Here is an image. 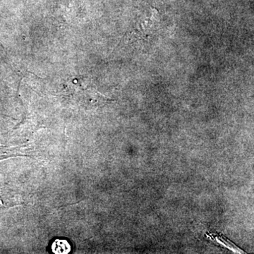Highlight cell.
<instances>
[{
    "label": "cell",
    "mask_w": 254,
    "mask_h": 254,
    "mask_svg": "<svg viewBox=\"0 0 254 254\" xmlns=\"http://www.w3.org/2000/svg\"><path fill=\"white\" fill-rule=\"evenodd\" d=\"M207 237H210L211 240L215 241L217 243L220 244L224 247H227V249L232 251V252H236V253H244L243 251L241 250L240 248L237 247L235 244L232 243L230 240H227L225 237L219 234L207 233Z\"/></svg>",
    "instance_id": "cell-1"
},
{
    "label": "cell",
    "mask_w": 254,
    "mask_h": 254,
    "mask_svg": "<svg viewBox=\"0 0 254 254\" xmlns=\"http://www.w3.org/2000/svg\"><path fill=\"white\" fill-rule=\"evenodd\" d=\"M51 249L54 254H67L71 252V247L67 240H56L52 245Z\"/></svg>",
    "instance_id": "cell-2"
}]
</instances>
